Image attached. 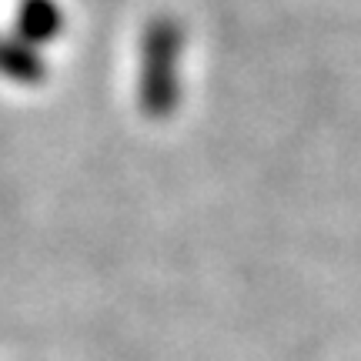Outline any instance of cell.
<instances>
[{
  "label": "cell",
  "mask_w": 361,
  "mask_h": 361,
  "mask_svg": "<svg viewBox=\"0 0 361 361\" xmlns=\"http://www.w3.org/2000/svg\"><path fill=\"white\" fill-rule=\"evenodd\" d=\"M180 44L184 30L174 17L161 13L151 17L141 37V80H137V104L141 114L151 121H168L180 101Z\"/></svg>",
  "instance_id": "6da1fadb"
},
{
  "label": "cell",
  "mask_w": 361,
  "mask_h": 361,
  "mask_svg": "<svg viewBox=\"0 0 361 361\" xmlns=\"http://www.w3.org/2000/svg\"><path fill=\"white\" fill-rule=\"evenodd\" d=\"M64 7L57 0H17L13 7V30L30 47H44L64 34Z\"/></svg>",
  "instance_id": "7a4b0ae2"
},
{
  "label": "cell",
  "mask_w": 361,
  "mask_h": 361,
  "mask_svg": "<svg viewBox=\"0 0 361 361\" xmlns=\"http://www.w3.org/2000/svg\"><path fill=\"white\" fill-rule=\"evenodd\" d=\"M0 78L20 87H37L47 78V64L37 47L20 37H0Z\"/></svg>",
  "instance_id": "3957f363"
}]
</instances>
